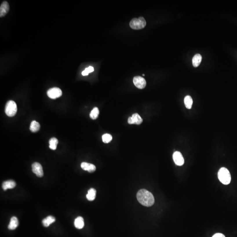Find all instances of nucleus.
<instances>
[{
  "instance_id": "1",
  "label": "nucleus",
  "mask_w": 237,
  "mask_h": 237,
  "mask_svg": "<svg viewBox=\"0 0 237 237\" xmlns=\"http://www.w3.org/2000/svg\"><path fill=\"white\" fill-rule=\"evenodd\" d=\"M138 201L146 207L152 206L155 203V198L152 193L145 189H141L137 194Z\"/></svg>"
},
{
  "instance_id": "2",
  "label": "nucleus",
  "mask_w": 237,
  "mask_h": 237,
  "mask_svg": "<svg viewBox=\"0 0 237 237\" xmlns=\"http://www.w3.org/2000/svg\"><path fill=\"white\" fill-rule=\"evenodd\" d=\"M218 177L222 184L227 185L231 181V176L229 170L225 167L221 168L218 172Z\"/></svg>"
},
{
  "instance_id": "3",
  "label": "nucleus",
  "mask_w": 237,
  "mask_h": 237,
  "mask_svg": "<svg viewBox=\"0 0 237 237\" xmlns=\"http://www.w3.org/2000/svg\"><path fill=\"white\" fill-rule=\"evenodd\" d=\"M146 25V22L143 17L138 18H134L130 21V26L134 30H141L143 29Z\"/></svg>"
},
{
  "instance_id": "4",
  "label": "nucleus",
  "mask_w": 237,
  "mask_h": 237,
  "mask_svg": "<svg viewBox=\"0 0 237 237\" xmlns=\"http://www.w3.org/2000/svg\"><path fill=\"white\" fill-rule=\"evenodd\" d=\"M17 111V104L13 101H8L5 108L6 114L9 117H12L16 115Z\"/></svg>"
},
{
  "instance_id": "5",
  "label": "nucleus",
  "mask_w": 237,
  "mask_h": 237,
  "mask_svg": "<svg viewBox=\"0 0 237 237\" xmlns=\"http://www.w3.org/2000/svg\"><path fill=\"white\" fill-rule=\"evenodd\" d=\"M47 95L51 99H56L62 96V92L59 88H52L48 91Z\"/></svg>"
},
{
  "instance_id": "6",
  "label": "nucleus",
  "mask_w": 237,
  "mask_h": 237,
  "mask_svg": "<svg viewBox=\"0 0 237 237\" xmlns=\"http://www.w3.org/2000/svg\"><path fill=\"white\" fill-rule=\"evenodd\" d=\"M133 83L137 88L140 89L144 88L146 86L145 80L140 76H136L134 77Z\"/></svg>"
},
{
  "instance_id": "7",
  "label": "nucleus",
  "mask_w": 237,
  "mask_h": 237,
  "mask_svg": "<svg viewBox=\"0 0 237 237\" xmlns=\"http://www.w3.org/2000/svg\"><path fill=\"white\" fill-rule=\"evenodd\" d=\"M173 158L175 163L177 166H182L185 163L184 157L180 152L176 151L174 152Z\"/></svg>"
},
{
  "instance_id": "8",
  "label": "nucleus",
  "mask_w": 237,
  "mask_h": 237,
  "mask_svg": "<svg viewBox=\"0 0 237 237\" xmlns=\"http://www.w3.org/2000/svg\"><path fill=\"white\" fill-rule=\"evenodd\" d=\"M32 171L38 177H42L43 175V170L41 165L38 163H34L32 165Z\"/></svg>"
},
{
  "instance_id": "9",
  "label": "nucleus",
  "mask_w": 237,
  "mask_h": 237,
  "mask_svg": "<svg viewBox=\"0 0 237 237\" xmlns=\"http://www.w3.org/2000/svg\"><path fill=\"white\" fill-rule=\"evenodd\" d=\"M81 167L83 170L87 171L89 173H93L96 170V167L94 165L86 162L82 163L81 164Z\"/></svg>"
},
{
  "instance_id": "10",
  "label": "nucleus",
  "mask_w": 237,
  "mask_h": 237,
  "mask_svg": "<svg viewBox=\"0 0 237 237\" xmlns=\"http://www.w3.org/2000/svg\"><path fill=\"white\" fill-rule=\"evenodd\" d=\"M9 10V6L7 1L2 2L0 7V17H2L6 16Z\"/></svg>"
},
{
  "instance_id": "11",
  "label": "nucleus",
  "mask_w": 237,
  "mask_h": 237,
  "mask_svg": "<svg viewBox=\"0 0 237 237\" xmlns=\"http://www.w3.org/2000/svg\"><path fill=\"white\" fill-rule=\"evenodd\" d=\"M19 225V221L17 217L13 216L10 220V223L8 226L9 230H14L16 229Z\"/></svg>"
},
{
  "instance_id": "12",
  "label": "nucleus",
  "mask_w": 237,
  "mask_h": 237,
  "mask_svg": "<svg viewBox=\"0 0 237 237\" xmlns=\"http://www.w3.org/2000/svg\"><path fill=\"white\" fill-rule=\"evenodd\" d=\"M16 186V182L12 180H8L5 181L2 184V188L3 190H7L8 189H12L14 188Z\"/></svg>"
},
{
  "instance_id": "13",
  "label": "nucleus",
  "mask_w": 237,
  "mask_h": 237,
  "mask_svg": "<svg viewBox=\"0 0 237 237\" xmlns=\"http://www.w3.org/2000/svg\"><path fill=\"white\" fill-rule=\"evenodd\" d=\"M55 219L54 217L52 216H49L42 220V224L45 227H48L51 224L55 222Z\"/></svg>"
},
{
  "instance_id": "14",
  "label": "nucleus",
  "mask_w": 237,
  "mask_h": 237,
  "mask_svg": "<svg viewBox=\"0 0 237 237\" xmlns=\"http://www.w3.org/2000/svg\"><path fill=\"white\" fill-rule=\"evenodd\" d=\"M75 227L77 229H81L83 228L84 225V220L81 216H78L75 220Z\"/></svg>"
},
{
  "instance_id": "15",
  "label": "nucleus",
  "mask_w": 237,
  "mask_h": 237,
  "mask_svg": "<svg viewBox=\"0 0 237 237\" xmlns=\"http://www.w3.org/2000/svg\"><path fill=\"white\" fill-rule=\"evenodd\" d=\"M202 60V57L199 54H195L192 59V64L195 67H197L200 65Z\"/></svg>"
},
{
  "instance_id": "16",
  "label": "nucleus",
  "mask_w": 237,
  "mask_h": 237,
  "mask_svg": "<svg viewBox=\"0 0 237 237\" xmlns=\"http://www.w3.org/2000/svg\"><path fill=\"white\" fill-rule=\"evenodd\" d=\"M96 190L94 188H92L88 191L87 194L86 196V197L89 201H93L96 197Z\"/></svg>"
},
{
  "instance_id": "17",
  "label": "nucleus",
  "mask_w": 237,
  "mask_h": 237,
  "mask_svg": "<svg viewBox=\"0 0 237 237\" xmlns=\"http://www.w3.org/2000/svg\"><path fill=\"white\" fill-rule=\"evenodd\" d=\"M193 100L192 97L189 95L186 96L184 99V103L186 108L187 109H192V104H193Z\"/></svg>"
},
{
  "instance_id": "18",
  "label": "nucleus",
  "mask_w": 237,
  "mask_h": 237,
  "mask_svg": "<svg viewBox=\"0 0 237 237\" xmlns=\"http://www.w3.org/2000/svg\"><path fill=\"white\" fill-rule=\"evenodd\" d=\"M131 117L133 118L134 124L140 125L143 122V119L141 118L140 116L138 113H134V114H133Z\"/></svg>"
},
{
  "instance_id": "19",
  "label": "nucleus",
  "mask_w": 237,
  "mask_h": 237,
  "mask_svg": "<svg viewBox=\"0 0 237 237\" xmlns=\"http://www.w3.org/2000/svg\"><path fill=\"white\" fill-rule=\"evenodd\" d=\"M40 129V125L39 123L36 121H33L30 126V130L32 132H36Z\"/></svg>"
},
{
  "instance_id": "20",
  "label": "nucleus",
  "mask_w": 237,
  "mask_h": 237,
  "mask_svg": "<svg viewBox=\"0 0 237 237\" xmlns=\"http://www.w3.org/2000/svg\"><path fill=\"white\" fill-rule=\"evenodd\" d=\"M58 142L59 141L57 138H52L49 141L50 149L53 150H56Z\"/></svg>"
},
{
  "instance_id": "21",
  "label": "nucleus",
  "mask_w": 237,
  "mask_h": 237,
  "mask_svg": "<svg viewBox=\"0 0 237 237\" xmlns=\"http://www.w3.org/2000/svg\"><path fill=\"white\" fill-rule=\"evenodd\" d=\"M99 110L97 107H95L91 111L90 116L93 120H95L99 116Z\"/></svg>"
},
{
  "instance_id": "22",
  "label": "nucleus",
  "mask_w": 237,
  "mask_h": 237,
  "mask_svg": "<svg viewBox=\"0 0 237 237\" xmlns=\"http://www.w3.org/2000/svg\"><path fill=\"white\" fill-rule=\"evenodd\" d=\"M112 136L109 134H105L102 136V141L105 143H109L112 140Z\"/></svg>"
},
{
  "instance_id": "23",
  "label": "nucleus",
  "mask_w": 237,
  "mask_h": 237,
  "mask_svg": "<svg viewBox=\"0 0 237 237\" xmlns=\"http://www.w3.org/2000/svg\"><path fill=\"white\" fill-rule=\"evenodd\" d=\"M94 71V68L92 66H89L87 68H86L84 71L82 72V74L83 76H87L88 75L89 73L93 72Z\"/></svg>"
},
{
  "instance_id": "24",
  "label": "nucleus",
  "mask_w": 237,
  "mask_h": 237,
  "mask_svg": "<svg viewBox=\"0 0 237 237\" xmlns=\"http://www.w3.org/2000/svg\"><path fill=\"white\" fill-rule=\"evenodd\" d=\"M212 237H225V236L222 234L217 233L214 234Z\"/></svg>"
},
{
  "instance_id": "25",
  "label": "nucleus",
  "mask_w": 237,
  "mask_h": 237,
  "mask_svg": "<svg viewBox=\"0 0 237 237\" xmlns=\"http://www.w3.org/2000/svg\"><path fill=\"white\" fill-rule=\"evenodd\" d=\"M128 123H129L130 124H134V121H133L132 117H129L128 119Z\"/></svg>"
}]
</instances>
